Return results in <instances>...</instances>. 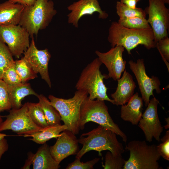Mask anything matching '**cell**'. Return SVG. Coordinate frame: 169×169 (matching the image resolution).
Instances as JSON below:
<instances>
[{
    "label": "cell",
    "instance_id": "34",
    "mask_svg": "<svg viewBox=\"0 0 169 169\" xmlns=\"http://www.w3.org/2000/svg\"><path fill=\"white\" fill-rule=\"evenodd\" d=\"M80 159L76 158L72 163L69 164L66 169H93L95 165L100 160V158H95L85 162H81Z\"/></svg>",
    "mask_w": 169,
    "mask_h": 169
},
{
    "label": "cell",
    "instance_id": "30",
    "mask_svg": "<svg viewBox=\"0 0 169 169\" xmlns=\"http://www.w3.org/2000/svg\"><path fill=\"white\" fill-rule=\"evenodd\" d=\"M2 79L8 85H15L22 83L16 71L15 63L6 69L3 73Z\"/></svg>",
    "mask_w": 169,
    "mask_h": 169
},
{
    "label": "cell",
    "instance_id": "42",
    "mask_svg": "<svg viewBox=\"0 0 169 169\" xmlns=\"http://www.w3.org/2000/svg\"><path fill=\"white\" fill-rule=\"evenodd\" d=\"M138 2L140 1V0H137Z\"/></svg>",
    "mask_w": 169,
    "mask_h": 169
},
{
    "label": "cell",
    "instance_id": "1",
    "mask_svg": "<svg viewBox=\"0 0 169 169\" xmlns=\"http://www.w3.org/2000/svg\"><path fill=\"white\" fill-rule=\"evenodd\" d=\"M78 142L83 146L76 155V158L81 159L90 151H97L99 155L101 156V151L108 150L115 157L122 156L125 152L123 145L117 140L116 134L100 125L91 131L82 134Z\"/></svg>",
    "mask_w": 169,
    "mask_h": 169
},
{
    "label": "cell",
    "instance_id": "17",
    "mask_svg": "<svg viewBox=\"0 0 169 169\" xmlns=\"http://www.w3.org/2000/svg\"><path fill=\"white\" fill-rule=\"evenodd\" d=\"M121 78L118 81L115 91L111 94L114 105H122L127 103L134 95L136 87L132 75L125 70Z\"/></svg>",
    "mask_w": 169,
    "mask_h": 169
},
{
    "label": "cell",
    "instance_id": "39",
    "mask_svg": "<svg viewBox=\"0 0 169 169\" xmlns=\"http://www.w3.org/2000/svg\"><path fill=\"white\" fill-rule=\"evenodd\" d=\"M7 136V135L6 134L0 133V140L3 139Z\"/></svg>",
    "mask_w": 169,
    "mask_h": 169
},
{
    "label": "cell",
    "instance_id": "14",
    "mask_svg": "<svg viewBox=\"0 0 169 169\" xmlns=\"http://www.w3.org/2000/svg\"><path fill=\"white\" fill-rule=\"evenodd\" d=\"M56 139L55 144L49 147V151L53 158L59 164L68 156L76 155L79 151L78 139L69 131L62 132Z\"/></svg>",
    "mask_w": 169,
    "mask_h": 169
},
{
    "label": "cell",
    "instance_id": "20",
    "mask_svg": "<svg viewBox=\"0 0 169 169\" xmlns=\"http://www.w3.org/2000/svg\"><path fill=\"white\" fill-rule=\"evenodd\" d=\"M34 154H31L29 156L33 169H58L59 164L52 157L49 147L46 143L42 144Z\"/></svg>",
    "mask_w": 169,
    "mask_h": 169
},
{
    "label": "cell",
    "instance_id": "29",
    "mask_svg": "<svg viewBox=\"0 0 169 169\" xmlns=\"http://www.w3.org/2000/svg\"><path fill=\"white\" fill-rule=\"evenodd\" d=\"M125 162L122 156L115 157L109 151L105 155V164L102 166L104 169H122Z\"/></svg>",
    "mask_w": 169,
    "mask_h": 169
},
{
    "label": "cell",
    "instance_id": "23",
    "mask_svg": "<svg viewBox=\"0 0 169 169\" xmlns=\"http://www.w3.org/2000/svg\"><path fill=\"white\" fill-rule=\"evenodd\" d=\"M38 104L42 109L49 125L61 124V117L58 111L52 105L49 101L43 95H38Z\"/></svg>",
    "mask_w": 169,
    "mask_h": 169
},
{
    "label": "cell",
    "instance_id": "12",
    "mask_svg": "<svg viewBox=\"0 0 169 169\" xmlns=\"http://www.w3.org/2000/svg\"><path fill=\"white\" fill-rule=\"evenodd\" d=\"M128 63L130 69L136 76L145 105L147 107L150 96H154L153 90H155L158 94L161 92L160 82L157 77L152 76L150 78L148 76L143 59H138L136 62L130 60Z\"/></svg>",
    "mask_w": 169,
    "mask_h": 169
},
{
    "label": "cell",
    "instance_id": "37",
    "mask_svg": "<svg viewBox=\"0 0 169 169\" xmlns=\"http://www.w3.org/2000/svg\"><path fill=\"white\" fill-rule=\"evenodd\" d=\"M120 1L127 6L132 8H136V3L138 2L137 0H120Z\"/></svg>",
    "mask_w": 169,
    "mask_h": 169
},
{
    "label": "cell",
    "instance_id": "15",
    "mask_svg": "<svg viewBox=\"0 0 169 169\" xmlns=\"http://www.w3.org/2000/svg\"><path fill=\"white\" fill-rule=\"evenodd\" d=\"M125 48L120 46L112 47L109 51L102 53L96 50L95 53L108 70V76L114 80H117L125 69L126 61L123 58Z\"/></svg>",
    "mask_w": 169,
    "mask_h": 169
},
{
    "label": "cell",
    "instance_id": "35",
    "mask_svg": "<svg viewBox=\"0 0 169 169\" xmlns=\"http://www.w3.org/2000/svg\"><path fill=\"white\" fill-rule=\"evenodd\" d=\"M9 145L7 140L4 138L0 140V160L2 156L8 149Z\"/></svg>",
    "mask_w": 169,
    "mask_h": 169
},
{
    "label": "cell",
    "instance_id": "22",
    "mask_svg": "<svg viewBox=\"0 0 169 169\" xmlns=\"http://www.w3.org/2000/svg\"><path fill=\"white\" fill-rule=\"evenodd\" d=\"M66 129L67 127L64 124L49 125L39 131L28 135L26 137H31L29 140L38 144H43L51 139H56L62 132Z\"/></svg>",
    "mask_w": 169,
    "mask_h": 169
},
{
    "label": "cell",
    "instance_id": "41",
    "mask_svg": "<svg viewBox=\"0 0 169 169\" xmlns=\"http://www.w3.org/2000/svg\"><path fill=\"white\" fill-rule=\"evenodd\" d=\"M3 121V120L2 119V117L0 115V124Z\"/></svg>",
    "mask_w": 169,
    "mask_h": 169
},
{
    "label": "cell",
    "instance_id": "2",
    "mask_svg": "<svg viewBox=\"0 0 169 169\" xmlns=\"http://www.w3.org/2000/svg\"><path fill=\"white\" fill-rule=\"evenodd\" d=\"M108 40L112 47L123 46L129 55L131 51L139 45L150 49L156 47L152 29H137L124 27L118 22H113L109 29Z\"/></svg>",
    "mask_w": 169,
    "mask_h": 169
},
{
    "label": "cell",
    "instance_id": "40",
    "mask_svg": "<svg viewBox=\"0 0 169 169\" xmlns=\"http://www.w3.org/2000/svg\"><path fill=\"white\" fill-rule=\"evenodd\" d=\"M165 3L169 4V0H163Z\"/></svg>",
    "mask_w": 169,
    "mask_h": 169
},
{
    "label": "cell",
    "instance_id": "25",
    "mask_svg": "<svg viewBox=\"0 0 169 169\" xmlns=\"http://www.w3.org/2000/svg\"><path fill=\"white\" fill-rule=\"evenodd\" d=\"M27 103L29 114L34 123L42 128L49 125L38 103Z\"/></svg>",
    "mask_w": 169,
    "mask_h": 169
},
{
    "label": "cell",
    "instance_id": "5",
    "mask_svg": "<svg viewBox=\"0 0 169 169\" xmlns=\"http://www.w3.org/2000/svg\"><path fill=\"white\" fill-rule=\"evenodd\" d=\"M102 64L97 58L88 64L82 70L75 88L77 90L87 92L90 100H106L114 105V100L110 99L106 93L108 88L103 80L108 76L101 74L100 68Z\"/></svg>",
    "mask_w": 169,
    "mask_h": 169
},
{
    "label": "cell",
    "instance_id": "18",
    "mask_svg": "<svg viewBox=\"0 0 169 169\" xmlns=\"http://www.w3.org/2000/svg\"><path fill=\"white\" fill-rule=\"evenodd\" d=\"M143 100L138 93L134 94L127 105H122L120 117L124 121L130 122L134 125H138L141 117L143 107Z\"/></svg>",
    "mask_w": 169,
    "mask_h": 169
},
{
    "label": "cell",
    "instance_id": "11",
    "mask_svg": "<svg viewBox=\"0 0 169 169\" xmlns=\"http://www.w3.org/2000/svg\"><path fill=\"white\" fill-rule=\"evenodd\" d=\"M159 103L155 97L150 100L145 112L138 123V126L143 131L146 141L151 142L154 138L158 141H160V136L163 130L159 119L157 106Z\"/></svg>",
    "mask_w": 169,
    "mask_h": 169
},
{
    "label": "cell",
    "instance_id": "3",
    "mask_svg": "<svg viewBox=\"0 0 169 169\" xmlns=\"http://www.w3.org/2000/svg\"><path fill=\"white\" fill-rule=\"evenodd\" d=\"M57 13L52 0H36L33 5L24 7L19 25L33 37L49 26Z\"/></svg>",
    "mask_w": 169,
    "mask_h": 169
},
{
    "label": "cell",
    "instance_id": "26",
    "mask_svg": "<svg viewBox=\"0 0 169 169\" xmlns=\"http://www.w3.org/2000/svg\"><path fill=\"white\" fill-rule=\"evenodd\" d=\"M116 13L120 18L138 17L146 18V11L141 8H130L120 1H117Z\"/></svg>",
    "mask_w": 169,
    "mask_h": 169
},
{
    "label": "cell",
    "instance_id": "9",
    "mask_svg": "<svg viewBox=\"0 0 169 169\" xmlns=\"http://www.w3.org/2000/svg\"><path fill=\"white\" fill-rule=\"evenodd\" d=\"M29 36L19 24L0 26V40L7 44L13 56L18 59L29 46Z\"/></svg>",
    "mask_w": 169,
    "mask_h": 169
},
{
    "label": "cell",
    "instance_id": "16",
    "mask_svg": "<svg viewBox=\"0 0 169 169\" xmlns=\"http://www.w3.org/2000/svg\"><path fill=\"white\" fill-rule=\"evenodd\" d=\"M67 9L70 11L67 15L68 22L75 28L78 27L79 21L84 15L98 12L99 18L106 19L108 16L102 10L97 0H79L68 6Z\"/></svg>",
    "mask_w": 169,
    "mask_h": 169
},
{
    "label": "cell",
    "instance_id": "36",
    "mask_svg": "<svg viewBox=\"0 0 169 169\" xmlns=\"http://www.w3.org/2000/svg\"><path fill=\"white\" fill-rule=\"evenodd\" d=\"M14 3L21 4L25 6L33 5L36 0H8Z\"/></svg>",
    "mask_w": 169,
    "mask_h": 169
},
{
    "label": "cell",
    "instance_id": "7",
    "mask_svg": "<svg viewBox=\"0 0 169 169\" xmlns=\"http://www.w3.org/2000/svg\"><path fill=\"white\" fill-rule=\"evenodd\" d=\"M125 149L130 151V156L123 169H160L158 161L161 156L156 145H148L145 141L133 140Z\"/></svg>",
    "mask_w": 169,
    "mask_h": 169
},
{
    "label": "cell",
    "instance_id": "6",
    "mask_svg": "<svg viewBox=\"0 0 169 169\" xmlns=\"http://www.w3.org/2000/svg\"><path fill=\"white\" fill-rule=\"evenodd\" d=\"M88 95L86 91L77 90L73 97L68 99L52 95L49 96L50 103L59 112L61 120L67 127L66 130L75 135L78 134L80 130L79 120L81 106Z\"/></svg>",
    "mask_w": 169,
    "mask_h": 169
},
{
    "label": "cell",
    "instance_id": "21",
    "mask_svg": "<svg viewBox=\"0 0 169 169\" xmlns=\"http://www.w3.org/2000/svg\"><path fill=\"white\" fill-rule=\"evenodd\" d=\"M10 100L12 108L18 109L23 105L22 101L26 96L30 95L37 96L38 94L32 88L29 83H22L13 85H8Z\"/></svg>",
    "mask_w": 169,
    "mask_h": 169
},
{
    "label": "cell",
    "instance_id": "24",
    "mask_svg": "<svg viewBox=\"0 0 169 169\" xmlns=\"http://www.w3.org/2000/svg\"><path fill=\"white\" fill-rule=\"evenodd\" d=\"M15 64L16 71L22 83L37 77V74L23 58L15 61Z\"/></svg>",
    "mask_w": 169,
    "mask_h": 169
},
{
    "label": "cell",
    "instance_id": "31",
    "mask_svg": "<svg viewBox=\"0 0 169 169\" xmlns=\"http://www.w3.org/2000/svg\"><path fill=\"white\" fill-rule=\"evenodd\" d=\"M12 108L10 100L7 85L0 79V113Z\"/></svg>",
    "mask_w": 169,
    "mask_h": 169
},
{
    "label": "cell",
    "instance_id": "27",
    "mask_svg": "<svg viewBox=\"0 0 169 169\" xmlns=\"http://www.w3.org/2000/svg\"><path fill=\"white\" fill-rule=\"evenodd\" d=\"M118 23L127 28L137 29H151L145 18L136 17L129 18H120Z\"/></svg>",
    "mask_w": 169,
    "mask_h": 169
},
{
    "label": "cell",
    "instance_id": "4",
    "mask_svg": "<svg viewBox=\"0 0 169 169\" xmlns=\"http://www.w3.org/2000/svg\"><path fill=\"white\" fill-rule=\"evenodd\" d=\"M90 121L110 130L119 136L124 142H126V135L114 122L104 101L91 100L88 96L82 102L80 107L79 120L80 130L83 129L85 124Z\"/></svg>",
    "mask_w": 169,
    "mask_h": 169
},
{
    "label": "cell",
    "instance_id": "13",
    "mask_svg": "<svg viewBox=\"0 0 169 169\" xmlns=\"http://www.w3.org/2000/svg\"><path fill=\"white\" fill-rule=\"evenodd\" d=\"M23 54L22 58L36 73L40 74L41 78L51 88V83L48 71V64L51 55L48 49H38L36 46L33 37H32L29 46Z\"/></svg>",
    "mask_w": 169,
    "mask_h": 169
},
{
    "label": "cell",
    "instance_id": "32",
    "mask_svg": "<svg viewBox=\"0 0 169 169\" xmlns=\"http://www.w3.org/2000/svg\"><path fill=\"white\" fill-rule=\"evenodd\" d=\"M157 47L169 70V38L167 36L159 40L156 43Z\"/></svg>",
    "mask_w": 169,
    "mask_h": 169
},
{
    "label": "cell",
    "instance_id": "33",
    "mask_svg": "<svg viewBox=\"0 0 169 169\" xmlns=\"http://www.w3.org/2000/svg\"><path fill=\"white\" fill-rule=\"evenodd\" d=\"M160 140L162 142L157 146L156 148L161 156L169 161V131H167Z\"/></svg>",
    "mask_w": 169,
    "mask_h": 169
},
{
    "label": "cell",
    "instance_id": "38",
    "mask_svg": "<svg viewBox=\"0 0 169 169\" xmlns=\"http://www.w3.org/2000/svg\"><path fill=\"white\" fill-rule=\"evenodd\" d=\"M165 119L166 120V121L167 122V124L166 125H165L164 127L166 129H169V118H165Z\"/></svg>",
    "mask_w": 169,
    "mask_h": 169
},
{
    "label": "cell",
    "instance_id": "8",
    "mask_svg": "<svg viewBox=\"0 0 169 169\" xmlns=\"http://www.w3.org/2000/svg\"><path fill=\"white\" fill-rule=\"evenodd\" d=\"M6 119L0 124V132L10 130L25 137L38 132L42 128L33 121L28 112L27 103L19 109H10Z\"/></svg>",
    "mask_w": 169,
    "mask_h": 169
},
{
    "label": "cell",
    "instance_id": "19",
    "mask_svg": "<svg viewBox=\"0 0 169 169\" xmlns=\"http://www.w3.org/2000/svg\"><path fill=\"white\" fill-rule=\"evenodd\" d=\"M24 7L8 0L0 3V26L19 24Z\"/></svg>",
    "mask_w": 169,
    "mask_h": 169
},
{
    "label": "cell",
    "instance_id": "10",
    "mask_svg": "<svg viewBox=\"0 0 169 169\" xmlns=\"http://www.w3.org/2000/svg\"><path fill=\"white\" fill-rule=\"evenodd\" d=\"M149 6L146 9L148 15L147 21L153 31L156 43L168 36L169 25V10L163 0H148Z\"/></svg>",
    "mask_w": 169,
    "mask_h": 169
},
{
    "label": "cell",
    "instance_id": "28",
    "mask_svg": "<svg viewBox=\"0 0 169 169\" xmlns=\"http://www.w3.org/2000/svg\"><path fill=\"white\" fill-rule=\"evenodd\" d=\"M15 63L13 55L6 44L0 40V79L9 67Z\"/></svg>",
    "mask_w": 169,
    "mask_h": 169
}]
</instances>
